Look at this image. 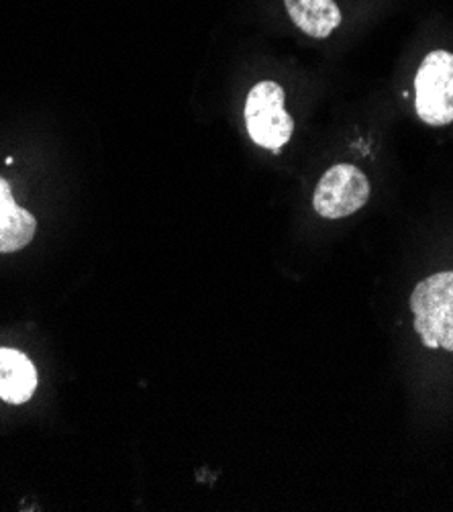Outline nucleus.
Here are the masks:
<instances>
[{"mask_svg": "<svg viewBox=\"0 0 453 512\" xmlns=\"http://www.w3.org/2000/svg\"><path fill=\"white\" fill-rule=\"evenodd\" d=\"M409 304L421 343L453 353V272H437L421 280Z\"/></svg>", "mask_w": 453, "mask_h": 512, "instance_id": "nucleus-1", "label": "nucleus"}, {"mask_svg": "<svg viewBox=\"0 0 453 512\" xmlns=\"http://www.w3.org/2000/svg\"><path fill=\"white\" fill-rule=\"evenodd\" d=\"M284 88L272 80L260 82L249 90L245 100V127L258 145L280 151L294 131V121L284 109Z\"/></svg>", "mask_w": 453, "mask_h": 512, "instance_id": "nucleus-2", "label": "nucleus"}, {"mask_svg": "<svg viewBox=\"0 0 453 512\" xmlns=\"http://www.w3.org/2000/svg\"><path fill=\"white\" fill-rule=\"evenodd\" d=\"M415 109L423 123L445 127L453 123V54L431 51L415 76Z\"/></svg>", "mask_w": 453, "mask_h": 512, "instance_id": "nucleus-3", "label": "nucleus"}, {"mask_svg": "<svg viewBox=\"0 0 453 512\" xmlns=\"http://www.w3.org/2000/svg\"><path fill=\"white\" fill-rule=\"evenodd\" d=\"M370 194V180L358 166L337 164L321 176L313 194V207L319 217L337 221L362 211Z\"/></svg>", "mask_w": 453, "mask_h": 512, "instance_id": "nucleus-4", "label": "nucleus"}, {"mask_svg": "<svg viewBox=\"0 0 453 512\" xmlns=\"http://www.w3.org/2000/svg\"><path fill=\"white\" fill-rule=\"evenodd\" d=\"M37 231L35 217L13 198L11 184L0 178V253H15L31 243Z\"/></svg>", "mask_w": 453, "mask_h": 512, "instance_id": "nucleus-5", "label": "nucleus"}, {"mask_svg": "<svg viewBox=\"0 0 453 512\" xmlns=\"http://www.w3.org/2000/svg\"><path fill=\"white\" fill-rule=\"evenodd\" d=\"M37 388V372L27 355L0 347V398L9 404L27 402Z\"/></svg>", "mask_w": 453, "mask_h": 512, "instance_id": "nucleus-6", "label": "nucleus"}, {"mask_svg": "<svg viewBox=\"0 0 453 512\" xmlns=\"http://www.w3.org/2000/svg\"><path fill=\"white\" fill-rule=\"evenodd\" d=\"M292 23L309 37L325 39L341 25L335 0H284Z\"/></svg>", "mask_w": 453, "mask_h": 512, "instance_id": "nucleus-7", "label": "nucleus"}]
</instances>
